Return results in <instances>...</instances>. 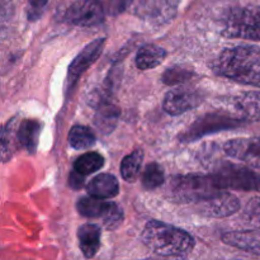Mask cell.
<instances>
[{
  "mask_svg": "<svg viewBox=\"0 0 260 260\" xmlns=\"http://www.w3.org/2000/svg\"><path fill=\"white\" fill-rule=\"evenodd\" d=\"M213 69L218 75L235 83L260 88V47L241 45L226 48L215 61Z\"/></svg>",
  "mask_w": 260,
  "mask_h": 260,
  "instance_id": "1",
  "label": "cell"
},
{
  "mask_svg": "<svg viewBox=\"0 0 260 260\" xmlns=\"http://www.w3.org/2000/svg\"><path fill=\"white\" fill-rule=\"evenodd\" d=\"M141 240L150 250L168 258L187 256L194 248V239L187 231L161 221H149L142 230Z\"/></svg>",
  "mask_w": 260,
  "mask_h": 260,
  "instance_id": "2",
  "label": "cell"
},
{
  "mask_svg": "<svg viewBox=\"0 0 260 260\" xmlns=\"http://www.w3.org/2000/svg\"><path fill=\"white\" fill-rule=\"evenodd\" d=\"M170 196L180 203H200L222 192L212 175H179L169 185Z\"/></svg>",
  "mask_w": 260,
  "mask_h": 260,
  "instance_id": "3",
  "label": "cell"
},
{
  "mask_svg": "<svg viewBox=\"0 0 260 260\" xmlns=\"http://www.w3.org/2000/svg\"><path fill=\"white\" fill-rule=\"evenodd\" d=\"M223 35L231 38L260 41V7L236 8L226 18Z\"/></svg>",
  "mask_w": 260,
  "mask_h": 260,
  "instance_id": "4",
  "label": "cell"
},
{
  "mask_svg": "<svg viewBox=\"0 0 260 260\" xmlns=\"http://www.w3.org/2000/svg\"><path fill=\"white\" fill-rule=\"evenodd\" d=\"M216 185L221 190H259L260 175L239 165H228L212 174Z\"/></svg>",
  "mask_w": 260,
  "mask_h": 260,
  "instance_id": "5",
  "label": "cell"
},
{
  "mask_svg": "<svg viewBox=\"0 0 260 260\" xmlns=\"http://www.w3.org/2000/svg\"><path fill=\"white\" fill-rule=\"evenodd\" d=\"M205 101V94L197 88L182 85L168 91L164 98V109L172 116H179L194 109Z\"/></svg>",
  "mask_w": 260,
  "mask_h": 260,
  "instance_id": "6",
  "label": "cell"
},
{
  "mask_svg": "<svg viewBox=\"0 0 260 260\" xmlns=\"http://www.w3.org/2000/svg\"><path fill=\"white\" fill-rule=\"evenodd\" d=\"M66 19L79 27H94L104 20L101 0H76L66 12Z\"/></svg>",
  "mask_w": 260,
  "mask_h": 260,
  "instance_id": "7",
  "label": "cell"
},
{
  "mask_svg": "<svg viewBox=\"0 0 260 260\" xmlns=\"http://www.w3.org/2000/svg\"><path fill=\"white\" fill-rule=\"evenodd\" d=\"M104 45H106V38H98L94 40L93 42L89 43L88 46L83 48L80 53L74 58L73 62L69 66L68 71V91H73L74 88L78 84L79 79L83 76L86 69L90 68L96 58L101 56L102 51H103Z\"/></svg>",
  "mask_w": 260,
  "mask_h": 260,
  "instance_id": "8",
  "label": "cell"
},
{
  "mask_svg": "<svg viewBox=\"0 0 260 260\" xmlns=\"http://www.w3.org/2000/svg\"><path fill=\"white\" fill-rule=\"evenodd\" d=\"M223 150L228 156L260 169V136L230 140L225 144Z\"/></svg>",
  "mask_w": 260,
  "mask_h": 260,
  "instance_id": "9",
  "label": "cell"
},
{
  "mask_svg": "<svg viewBox=\"0 0 260 260\" xmlns=\"http://www.w3.org/2000/svg\"><path fill=\"white\" fill-rule=\"evenodd\" d=\"M240 210V201L236 196L231 193L222 192L217 193L213 197L203 201V202L197 203V211L202 216L206 217H228V216L234 215Z\"/></svg>",
  "mask_w": 260,
  "mask_h": 260,
  "instance_id": "10",
  "label": "cell"
},
{
  "mask_svg": "<svg viewBox=\"0 0 260 260\" xmlns=\"http://www.w3.org/2000/svg\"><path fill=\"white\" fill-rule=\"evenodd\" d=\"M20 119L19 117H13L4 124H0V162L9 161L15 152L20 149L19 129Z\"/></svg>",
  "mask_w": 260,
  "mask_h": 260,
  "instance_id": "11",
  "label": "cell"
},
{
  "mask_svg": "<svg viewBox=\"0 0 260 260\" xmlns=\"http://www.w3.org/2000/svg\"><path fill=\"white\" fill-rule=\"evenodd\" d=\"M240 124V119H234L230 117L216 116V114H208V116L200 118L187 132L188 140H194L206 134L217 131V129L231 128Z\"/></svg>",
  "mask_w": 260,
  "mask_h": 260,
  "instance_id": "12",
  "label": "cell"
},
{
  "mask_svg": "<svg viewBox=\"0 0 260 260\" xmlns=\"http://www.w3.org/2000/svg\"><path fill=\"white\" fill-rule=\"evenodd\" d=\"M231 106L241 121H260V91H248L234 96Z\"/></svg>",
  "mask_w": 260,
  "mask_h": 260,
  "instance_id": "13",
  "label": "cell"
},
{
  "mask_svg": "<svg viewBox=\"0 0 260 260\" xmlns=\"http://www.w3.org/2000/svg\"><path fill=\"white\" fill-rule=\"evenodd\" d=\"M86 190L90 197L107 200V198H113L118 194L119 184L114 175L99 174L88 183Z\"/></svg>",
  "mask_w": 260,
  "mask_h": 260,
  "instance_id": "14",
  "label": "cell"
},
{
  "mask_svg": "<svg viewBox=\"0 0 260 260\" xmlns=\"http://www.w3.org/2000/svg\"><path fill=\"white\" fill-rule=\"evenodd\" d=\"M101 229L94 223H85L78 230V240L81 253L88 259L94 258L101 248Z\"/></svg>",
  "mask_w": 260,
  "mask_h": 260,
  "instance_id": "15",
  "label": "cell"
},
{
  "mask_svg": "<svg viewBox=\"0 0 260 260\" xmlns=\"http://www.w3.org/2000/svg\"><path fill=\"white\" fill-rule=\"evenodd\" d=\"M119 108L111 101L103 102L96 106L94 124L103 135H109L114 128L119 119Z\"/></svg>",
  "mask_w": 260,
  "mask_h": 260,
  "instance_id": "16",
  "label": "cell"
},
{
  "mask_svg": "<svg viewBox=\"0 0 260 260\" xmlns=\"http://www.w3.org/2000/svg\"><path fill=\"white\" fill-rule=\"evenodd\" d=\"M41 129H42V123L37 119H23V121H20L19 129H18L20 146L24 147L30 154H33L37 149Z\"/></svg>",
  "mask_w": 260,
  "mask_h": 260,
  "instance_id": "17",
  "label": "cell"
},
{
  "mask_svg": "<svg viewBox=\"0 0 260 260\" xmlns=\"http://www.w3.org/2000/svg\"><path fill=\"white\" fill-rule=\"evenodd\" d=\"M223 243L241 250L260 255V235L255 233H226L222 235Z\"/></svg>",
  "mask_w": 260,
  "mask_h": 260,
  "instance_id": "18",
  "label": "cell"
},
{
  "mask_svg": "<svg viewBox=\"0 0 260 260\" xmlns=\"http://www.w3.org/2000/svg\"><path fill=\"white\" fill-rule=\"evenodd\" d=\"M113 202H107L104 200H99L95 197H83L76 203L78 212L81 216L88 218H104L111 211Z\"/></svg>",
  "mask_w": 260,
  "mask_h": 260,
  "instance_id": "19",
  "label": "cell"
},
{
  "mask_svg": "<svg viewBox=\"0 0 260 260\" xmlns=\"http://www.w3.org/2000/svg\"><path fill=\"white\" fill-rule=\"evenodd\" d=\"M165 56H167V51L162 47L156 45H144L140 47L136 55V66L140 70H150L164 61Z\"/></svg>",
  "mask_w": 260,
  "mask_h": 260,
  "instance_id": "20",
  "label": "cell"
},
{
  "mask_svg": "<svg viewBox=\"0 0 260 260\" xmlns=\"http://www.w3.org/2000/svg\"><path fill=\"white\" fill-rule=\"evenodd\" d=\"M69 144L75 150H86L95 144V135L89 127L76 124L69 132Z\"/></svg>",
  "mask_w": 260,
  "mask_h": 260,
  "instance_id": "21",
  "label": "cell"
},
{
  "mask_svg": "<svg viewBox=\"0 0 260 260\" xmlns=\"http://www.w3.org/2000/svg\"><path fill=\"white\" fill-rule=\"evenodd\" d=\"M144 161V151L141 149L135 150L132 154L127 155L121 162V174L126 182L134 183L137 179Z\"/></svg>",
  "mask_w": 260,
  "mask_h": 260,
  "instance_id": "22",
  "label": "cell"
},
{
  "mask_svg": "<svg viewBox=\"0 0 260 260\" xmlns=\"http://www.w3.org/2000/svg\"><path fill=\"white\" fill-rule=\"evenodd\" d=\"M104 167V157L98 152H86L79 156L74 164V170L81 175L99 172Z\"/></svg>",
  "mask_w": 260,
  "mask_h": 260,
  "instance_id": "23",
  "label": "cell"
},
{
  "mask_svg": "<svg viewBox=\"0 0 260 260\" xmlns=\"http://www.w3.org/2000/svg\"><path fill=\"white\" fill-rule=\"evenodd\" d=\"M165 174L162 168L157 162H150L142 174V185L145 189L152 190L159 188L164 183Z\"/></svg>",
  "mask_w": 260,
  "mask_h": 260,
  "instance_id": "24",
  "label": "cell"
},
{
  "mask_svg": "<svg viewBox=\"0 0 260 260\" xmlns=\"http://www.w3.org/2000/svg\"><path fill=\"white\" fill-rule=\"evenodd\" d=\"M190 76H192V71L178 66V68L168 69L164 73V75H162V81L168 84V85H173V84H179L183 83V81H187V79H189Z\"/></svg>",
  "mask_w": 260,
  "mask_h": 260,
  "instance_id": "25",
  "label": "cell"
},
{
  "mask_svg": "<svg viewBox=\"0 0 260 260\" xmlns=\"http://www.w3.org/2000/svg\"><path fill=\"white\" fill-rule=\"evenodd\" d=\"M246 220L254 225L255 228L260 229V196L254 197L246 203L245 210H244Z\"/></svg>",
  "mask_w": 260,
  "mask_h": 260,
  "instance_id": "26",
  "label": "cell"
},
{
  "mask_svg": "<svg viewBox=\"0 0 260 260\" xmlns=\"http://www.w3.org/2000/svg\"><path fill=\"white\" fill-rule=\"evenodd\" d=\"M123 220V212H122L121 208L114 203L113 207L111 208V211L108 212V215L103 218L104 226H106L108 230H114L116 228H118L119 223Z\"/></svg>",
  "mask_w": 260,
  "mask_h": 260,
  "instance_id": "27",
  "label": "cell"
},
{
  "mask_svg": "<svg viewBox=\"0 0 260 260\" xmlns=\"http://www.w3.org/2000/svg\"><path fill=\"white\" fill-rule=\"evenodd\" d=\"M134 0H108V12L112 15H118L123 13Z\"/></svg>",
  "mask_w": 260,
  "mask_h": 260,
  "instance_id": "28",
  "label": "cell"
},
{
  "mask_svg": "<svg viewBox=\"0 0 260 260\" xmlns=\"http://www.w3.org/2000/svg\"><path fill=\"white\" fill-rule=\"evenodd\" d=\"M84 184H85V175H81L75 170H73L70 173V177H69V185L73 189H80L84 187Z\"/></svg>",
  "mask_w": 260,
  "mask_h": 260,
  "instance_id": "29",
  "label": "cell"
},
{
  "mask_svg": "<svg viewBox=\"0 0 260 260\" xmlns=\"http://www.w3.org/2000/svg\"><path fill=\"white\" fill-rule=\"evenodd\" d=\"M29 2V7H30V14L33 15H40L41 12L45 9L46 4H47L48 0H28Z\"/></svg>",
  "mask_w": 260,
  "mask_h": 260,
  "instance_id": "30",
  "label": "cell"
},
{
  "mask_svg": "<svg viewBox=\"0 0 260 260\" xmlns=\"http://www.w3.org/2000/svg\"><path fill=\"white\" fill-rule=\"evenodd\" d=\"M12 13V5L9 0H0V20L7 19Z\"/></svg>",
  "mask_w": 260,
  "mask_h": 260,
  "instance_id": "31",
  "label": "cell"
},
{
  "mask_svg": "<svg viewBox=\"0 0 260 260\" xmlns=\"http://www.w3.org/2000/svg\"><path fill=\"white\" fill-rule=\"evenodd\" d=\"M259 190H260V188H259Z\"/></svg>",
  "mask_w": 260,
  "mask_h": 260,
  "instance_id": "32",
  "label": "cell"
}]
</instances>
